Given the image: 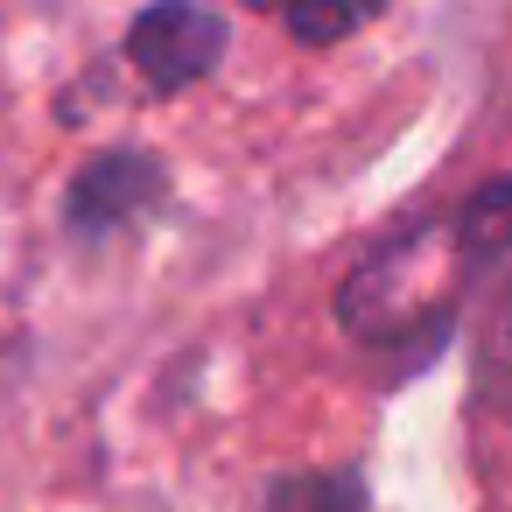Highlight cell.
<instances>
[{"instance_id":"6da1fadb","label":"cell","mask_w":512,"mask_h":512,"mask_svg":"<svg viewBox=\"0 0 512 512\" xmlns=\"http://www.w3.org/2000/svg\"><path fill=\"white\" fill-rule=\"evenodd\" d=\"M470 274L477 260L456 239V218H421L351 267V281L337 288V316L358 344H428L456 316Z\"/></svg>"},{"instance_id":"7a4b0ae2","label":"cell","mask_w":512,"mask_h":512,"mask_svg":"<svg viewBox=\"0 0 512 512\" xmlns=\"http://www.w3.org/2000/svg\"><path fill=\"white\" fill-rule=\"evenodd\" d=\"M225 57V22L204 8V0H155V8L134 15L127 29V64L169 99L190 92L197 78H211Z\"/></svg>"},{"instance_id":"3957f363","label":"cell","mask_w":512,"mask_h":512,"mask_svg":"<svg viewBox=\"0 0 512 512\" xmlns=\"http://www.w3.org/2000/svg\"><path fill=\"white\" fill-rule=\"evenodd\" d=\"M162 197V162L141 155V148H113V155H92L71 190H64V225L71 239H113L120 225H134L148 204Z\"/></svg>"},{"instance_id":"277c9868","label":"cell","mask_w":512,"mask_h":512,"mask_svg":"<svg viewBox=\"0 0 512 512\" xmlns=\"http://www.w3.org/2000/svg\"><path fill=\"white\" fill-rule=\"evenodd\" d=\"M246 8H260V15H274L302 50H330V43H344V36H358L386 0H246Z\"/></svg>"},{"instance_id":"5b68a950","label":"cell","mask_w":512,"mask_h":512,"mask_svg":"<svg viewBox=\"0 0 512 512\" xmlns=\"http://www.w3.org/2000/svg\"><path fill=\"white\" fill-rule=\"evenodd\" d=\"M449 218H456V239L470 246V260H477V267L505 260V253H512V176L484 183V190H477V197H463Z\"/></svg>"},{"instance_id":"8992f818","label":"cell","mask_w":512,"mask_h":512,"mask_svg":"<svg viewBox=\"0 0 512 512\" xmlns=\"http://www.w3.org/2000/svg\"><path fill=\"white\" fill-rule=\"evenodd\" d=\"M267 512H372L365 484L351 470H316V477H288L267 491Z\"/></svg>"},{"instance_id":"52a82bcc","label":"cell","mask_w":512,"mask_h":512,"mask_svg":"<svg viewBox=\"0 0 512 512\" xmlns=\"http://www.w3.org/2000/svg\"><path fill=\"white\" fill-rule=\"evenodd\" d=\"M484 400L512 421V295L498 302V323L484 337Z\"/></svg>"}]
</instances>
